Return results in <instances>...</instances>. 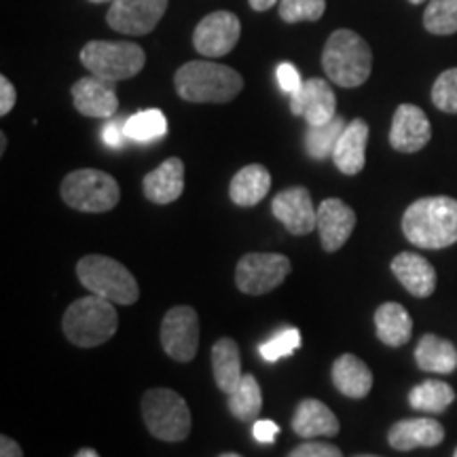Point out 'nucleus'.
I'll list each match as a JSON object with an SVG mask.
<instances>
[{"mask_svg":"<svg viewBox=\"0 0 457 457\" xmlns=\"http://www.w3.org/2000/svg\"><path fill=\"white\" fill-rule=\"evenodd\" d=\"M403 233L417 248L441 250L457 242V199H417L403 216Z\"/></svg>","mask_w":457,"mask_h":457,"instance_id":"obj_1","label":"nucleus"},{"mask_svg":"<svg viewBox=\"0 0 457 457\" xmlns=\"http://www.w3.org/2000/svg\"><path fill=\"white\" fill-rule=\"evenodd\" d=\"M176 91L193 104H225L244 87L242 74L208 60L187 62L174 77Z\"/></svg>","mask_w":457,"mask_h":457,"instance_id":"obj_2","label":"nucleus"},{"mask_svg":"<svg viewBox=\"0 0 457 457\" xmlns=\"http://www.w3.org/2000/svg\"><path fill=\"white\" fill-rule=\"evenodd\" d=\"M322 68L330 83L339 87H360L373 71V51L360 34L347 28L335 30L322 51Z\"/></svg>","mask_w":457,"mask_h":457,"instance_id":"obj_3","label":"nucleus"},{"mask_svg":"<svg viewBox=\"0 0 457 457\" xmlns=\"http://www.w3.org/2000/svg\"><path fill=\"white\" fill-rule=\"evenodd\" d=\"M66 339L77 347H98L106 343L119 328L114 303L98 295L83 296L68 305L62 320Z\"/></svg>","mask_w":457,"mask_h":457,"instance_id":"obj_4","label":"nucleus"},{"mask_svg":"<svg viewBox=\"0 0 457 457\" xmlns=\"http://www.w3.org/2000/svg\"><path fill=\"white\" fill-rule=\"evenodd\" d=\"M77 276L91 295L112 301L114 305H131L140 296V286L131 271L111 256H83L77 262Z\"/></svg>","mask_w":457,"mask_h":457,"instance_id":"obj_5","label":"nucleus"},{"mask_svg":"<svg viewBox=\"0 0 457 457\" xmlns=\"http://www.w3.org/2000/svg\"><path fill=\"white\" fill-rule=\"evenodd\" d=\"M142 420L148 432L163 443H180L191 434V409L170 387H153L142 396Z\"/></svg>","mask_w":457,"mask_h":457,"instance_id":"obj_6","label":"nucleus"},{"mask_svg":"<svg viewBox=\"0 0 457 457\" xmlns=\"http://www.w3.org/2000/svg\"><path fill=\"white\" fill-rule=\"evenodd\" d=\"M81 62L94 77L117 83L136 77L146 64V54L129 41H91L81 49Z\"/></svg>","mask_w":457,"mask_h":457,"instance_id":"obj_7","label":"nucleus"},{"mask_svg":"<svg viewBox=\"0 0 457 457\" xmlns=\"http://www.w3.org/2000/svg\"><path fill=\"white\" fill-rule=\"evenodd\" d=\"M62 199L79 212L100 214L112 210L121 199L119 182L102 170H74L62 180Z\"/></svg>","mask_w":457,"mask_h":457,"instance_id":"obj_8","label":"nucleus"},{"mask_svg":"<svg viewBox=\"0 0 457 457\" xmlns=\"http://www.w3.org/2000/svg\"><path fill=\"white\" fill-rule=\"evenodd\" d=\"M290 259L273 253H250L239 259L236 267V284L245 295H267L284 284L288 278Z\"/></svg>","mask_w":457,"mask_h":457,"instance_id":"obj_9","label":"nucleus"},{"mask_svg":"<svg viewBox=\"0 0 457 457\" xmlns=\"http://www.w3.org/2000/svg\"><path fill=\"white\" fill-rule=\"evenodd\" d=\"M162 345L176 362H191L199 345V318L188 305H176L162 322Z\"/></svg>","mask_w":457,"mask_h":457,"instance_id":"obj_10","label":"nucleus"},{"mask_svg":"<svg viewBox=\"0 0 457 457\" xmlns=\"http://www.w3.org/2000/svg\"><path fill=\"white\" fill-rule=\"evenodd\" d=\"M168 9V0H114L106 13L112 30L131 37H145L157 28Z\"/></svg>","mask_w":457,"mask_h":457,"instance_id":"obj_11","label":"nucleus"},{"mask_svg":"<svg viewBox=\"0 0 457 457\" xmlns=\"http://www.w3.org/2000/svg\"><path fill=\"white\" fill-rule=\"evenodd\" d=\"M239 34H242V21L231 11H214L199 21L193 32V45L195 51L205 57H222L233 51Z\"/></svg>","mask_w":457,"mask_h":457,"instance_id":"obj_12","label":"nucleus"},{"mask_svg":"<svg viewBox=\"0 0 457 457\" xmlns=\"http://www.w3.org/2000/svg\"><path fill=\"white\" fill-rule=\"evenodd\" d=\"M271 210L293 236H307L318 228V208H313L312 195L305 187L286 188L273 199Z\"/></svg>","mask_w":457,"mask_h":457,"instance_id":"obj_13","label":"nucleus"},{"mask_svg":"<svg viewBox=\"0 0 457 457\" xmlns=\"http://www.w3.org/2000/svg\"><path fill=\"white\" fill-rule=\"evenodd\" d=\"M290 111L310 125L333 121L337 117V98L330 83L324 79H310L303 83V87L290 100Z\"/></svg>","mask_w":457,"mask_h":457,"instance_id":"obj_14","label":"nucleus"},{"mask_svg":"<svg viewBox=\"0 0 457 457\" xmlns=\"http://www.w3.org/2000/svg\"><path fill=\"white\" fill-rule=\"evenodd\" d=\"M432 138V128L426 112L415 104H400L394 112L390 145L398 153L421 151Z\"/></svg>","mask_w":457,"mask_h":457,"instance_id":"obj_15","label":"nucleus"},{"mask_svg":"<svg viewBox=\"0 0 457 457\" xmlns=\"http://www.w3.org/2000/svg\"><path fill=\"white\" fill-rule=\"evenodd\" d=\"M74 108L85 117L111 119L119 111V98L114 83L100 77H83L72 85Z\"/></svg>","mask_w":457,"mask_h":457,"instance_id":"obj_16","label":"nucleus"},{"mask_svg":"<svg viewBox=\"0 0 457 457\" xmlns=\"http://www.w3.org/2000/svg\"><path fill=\"white\" fill-rule=\"evenodd\" d=\"M356 227V212L341 199L330 197L318 205L320 242L327 253H337L345 245Z\"/></svg>","mask_w":457,"mask_h":457,"instance_id":"obj_17","label":"nucleus"},{"mask_svg":"<svg viewBox=\"0 0 457 457\" xmlns=\"http://www.w3.org/2000/svg\"><path fill=\"white\" fill-rule=\"evenodd\" d=\"M445 441V428L432 417H411L400 420L387 432V443L396 451L417 447H438Z\"/></svg>","mask_w":457,"mask_h":457,"instance_id":"obj_18","label":"nucleus"},{"mask_svg":"<svg viewBox=\"0 0 457 457\" xmlns=\"http://www.w3.org/2000/svg\"><path fill=\"white\" fill-rule=\"evenodd\" d=\"M367 142L369 125L364 119H353V121L345 125L333 153V162L341 174L356 176L364 170V163H367Z\"/></svg>","mask_w":457,"mask_h":457,"instance_id":"obj_19","label":"nucleus"},{"mask_svg":"<svg viewBox=\"0 0 457 457\" xmlns=\"http://www.w3.org/2000/svg\"><path fill=\"white\" fill-rule=\"evenodd\" d=\"M142 191L148 202L165 205L176 202L185 191V163L179 157H170L148 171L142 180Z\"/></svg>","mask_w":457,"mask_h":457,"instance_id":"obj_20","label":"nucleus"},{"mask_svg":"<svg viewBox=\"0 0 457 457\" xmlns=\"http://www.w3.org/2000/svg\"><path fill=\"white\" fill-rule=\"evenodd\" d=\"M293 430L296 436L313 441L318 436H337L341 430L339 420L322 400H301L293 417Z\"/></svg>","mask_w":457,"mask_h":457,"instance_id":"obj_21","label":"nucleus"},{"mask_svg":"<svg viewBox=\"0 0 457 457\" xmlns=\"http://www.w3.org/2000/svg\"><path fill=\"white\" fill-rule=\"evenodd\" d=\"M392 271L398 278V282L407 288L417 299H426L436 288V271L430 265V261L415 253H400L394 256Z\"/></svg>","mask_w":457,"mask_h":457,"instance_id":"obj_22","label":"nucleus"},{"mask_svg":"<svg viewBox=\"0 0 457 457\" xmlns=\"http://www.w3.org/2000/svg\"><path fill=\"white\" fill-rule=\"evenodd\" d=\"M271 188V174L265 165L253 163L245 165L233 176L228 185V197L239 208H253L267 197Z\"/></svg>","mask_w":457,"mask_h":457,"instance_id":"obj_23","label":"nucleus"},{"mask_svg":"<svg viewBox=\"0 0 457 457\" xmlns=\"http://www.w3.org/2000/svg\"><path fill=\"white\" fill-rule=\"evenodd\" d=\"M333 384L343 396L364 398L373 387V373L364 360L353 353H343L333 364Z\"/></svg>","mask_w":457,"mask_h":457,"instance_id":"obj_24","label":"nucleus"},{"mask_svg":"<svg viewBox=\"0 0 457 457\" xmlns=\"http://www.w3.org/2000/svg\"><path fill=\"white\" fill-rule=\"evenodd\" d=\"M417 367L426 373L449 375L457 369L455 345L438 335H424L415 347Z\"/></svg>","mask_w":457,"mask_h":457,"instance_id":"obj_25","label":"nucleus"},{"mask_svg":"<svg viewBox=\"0 0 457 457\" xmlns=\"http://www.w3.org/2000/svg\"><path fill=\"white\" fill-rule=\"evenodd\" d=\"M375 328L381 343L400 347L413 335V320L400 303H384L375 312Z\"/></svg>","mask_w":457,"mask_h":457,"instance_id":"obj_26","label":"nucleus"},{"mask_svg":"<svg viewBox=\"0 0 457 457\" xmlns=\"http://www.w3.org/2000/svg\"><path fill=\"white\" fill-rule=\"evenodd\" d=\"M212 370L214 381L220 392L227 396L236 390L239 381H242V356H239V345L228 337H222L214 343L212 347Z\"/></svg>","mask_w":457,"mask_h":457,"instance_id":"obj_27","label":"nucleus"},{"mask_svg":"<svg viewBox=\"0 0 457 457\" xmlns=\"http://www.w3.org/2000/svg\"><path fill=\"white\" fill-rule=\"evenodd\" d=\"M455 400V390L441 379H428L424 384L415 386L409 394L411 407L426 413H443Z\"/></svg>","mask_w":457,"mask_h":457,"instance_id":"obj_28","label":"nucleus"},{"mask_svg":"<svg viewBox=\"0 0 457 457\" xmlns=\"http://www.w3.org/2000/svg\"><path fill=\"white\" fill-rule=\"evenodd\" d=\"M262 409V392L254 375L245 373L236 390L228 394V411L239 421H254Z\"/></svg>","mask_w":457,"mask_h":457,"instance_id":"obj_29","label":"nucleus"},{"mask_svg":"<svg viewBox=\"0 0 457 457\" xmlns=\"http://www.w3.org/2000/svg\"><path fill=\"white\" fill-rule=\"evenodd\" d=\"M345 121L341 117H335L333 121L324 123V125H310L305 134V148L307 155L312 159H322L333 157L337 142H339L343 129H345Z\"/></svg>","mask_w":457,"mask_h":457,"instance_id":"obj_30","label":"nucleus"},{"mask_svg":"<svg viewBox=\"0 0 457 457\" xmlns=\"http://www.w3.org/2000/svg\"><path fill=\"white\" fill-rule=\"evenodd\" d=\"M168 131V119L157 108L140 111L125 121V134L134 142H153L163 138Z\"/></svg>","mask_w":457,"mask_h":457,"instance_id":"obj_31","label":"nucleus"},{"mask_svg":"<svg viewBox=\"0 0 457 457\" xmlns=\"http://www.w3.org/2000/svg\"><path fill=\"white\" fill-rule=\"evenodd\" d=\"M424 28L436 37L457 32V0H428L424 11Z\"/></svg>","mask_w":457,"mask_h":457,"instance_id":"obj_32","label":"nucleus"},{"mask_svg":"<svg viewBox=\"0 0 457 457\" xmlns=\"http://www.w3.org/2000/svg\"><path fill=\"white\" fill-rule=\"evenodd\" d=\"M327 11V0H279V17L286 24L318 21Z\"/></svg>","mask_w":457,"mask_h":457,"instance_id":"obj_33","label":"nucleus"},{"mask_svg":"<svg viewBox=\"0 0 457 457\" xmlns=\"http://www.w3.org/2000/svg\"><path fill=\"white\" fill-rule=\"evenodd\" d=\"M432 102L438 111L457 114V68L441 72L432 85Z\"/></svg>","mask_w":457,"mask_h":457,"instance_id":"obj_34","label":"nucleus"},{"mask_svg":"<svg viewBox=\"0 0 457 457\" xmlns=\"http://www.w3.org/2000/svg\"><path fill=\"white\" fill-rule=\"evenodd\" d=\"M301 347V333L296 328H286L276 337H271L270 341L261 345V356L267 362H278L290 353H295Z\"/></svg>","mask_w":457,"mask_h":457,"instance_id":"obj_35","label":"nucleus"},{"mask_svg":"<svg viewBox=\"0 0 457 457\" xmlns=\"http://www.w3.org/2000/svg\"><path fill=\"white\" fill-rule=\"evenodd\" d=\"M288 457H343L341 449L335 447L330 443H318V441H307L293 449Z\"/></svg>","mask_w":457,"mask_h":457,"instance_id":"obj_36","label":"nucleus"},{"mask_svg":"<svg viewBox=\"0 0 457 457\" xmlns=\"http://www.w3.org/2000/svg\"><path fill=\"white\" fill-rule=\"evenodd\" d=\"M278 83L279 87H282V91H286V94L290 96H295L296 91L303 87L301 74L293 64H290V62H284V64L278 66Z\"/></svg>","mask_w":457,"mask_h":457,"instance_id":"obj_37","label":"nucleus"},{"mask_svg":"<svg viewBox=\"0 0 457 457\" xmlns=\"http://www.w3.org/2000/svg\"><path fill=\"white\" fill-rule=\"evenodd\" d=\"M102 140L106 146L121 148L128 142V134H125V121H108L102 129Z\"/></svg>","mask_w":457,"mask_h":457,"instance_id":"obj_38","label":"nucleus"},{"mask_svg":"<svg viewBox=\"0 0 457 457\" xmlns=\"http://www.w3.org/2000/svg\"><path fill=\"white\" fill-rule=\"evenodd\" d=\"M17 102V91L7 77H0V114L7 117Z\"/></svg>","mask_w":457,"mask_h":457,"instance_id":"obj_39","label":"nucleus"},{"mask_svg":"<svg viewBox=\"0 0 457 457\" xmlns=\"http://www.w3.org/2000/svg\"><path fill=\"white\" fill-rule=\"evenodd\" d=\"M253 434H254V438L259 443L271 445L278 438L279 426L276 424V421H271V420H261V421H256V424H254Z\"/></svg>","mask_w":457,"mask_h":457,"instance_id":"obj_40","label":"nucleus"},{"mask_svg":"<svg viewBox=\"0 0 457 457\" xmlns=\"http://www.w3.org/2000/svg\"><path fill=\"white\" fill-rule=\"evenodd\" d=\"M0 457H24V451H21L17 441L9 438L7 434H3L0 436Z\"/></svg>","mask_w":457,"mask_h":457,"instance_id":"obj_41","label":"nucleus"},{"mask_svg":"<svg viewBox=\"0 0 457 457\" xmlns=\"http://www.w3.org/2000/svg\"><path fill=\"white\" fill-rule=\"evenodd\" d=\"M248 3L254 11H267V9H271L273 4H278L279 0H248Z\"/></svg>","mask_w":457,"mask_h":457,"instance_id":"obj_42","label":"nucleus"},{"mask_svg":"<svg viewBox=\"0 0 457 457\" xmlns=\"http://www.w3.org/2000/svg\"><path fill=\"white\" fill-rule=\"evenodd\" d=\"M74 457H100V455H98V451H94V449L85 447V449H81V451H79V453H77V455H74Z\"/></svg>","mask_w":457,"mask_h":457,"instance_id":"obj_43","label":"nucleus"},{"mask_svg":"<svg viewBox=\"0 0 457 457\" xmlns=\"http://www.w3.org/2000/svg\"><path fill=\"white\" fill-rule=\"evenodd\" d=\"M7 151V134H0V155H4Z\"/></svg>","mask_w":457,"mask_h":457,"instance_id":"obj_44","label":"nucleus"},{"mask_svg":"<svg viewBox=\"0 0 457 457\" xmlns=\"http://www.w3.org/2000/svg\"><path fill=\"white\" fill-rule=\"evenodd\" d=\"M219 457H242V455H239V453H222Z\"/></svg>","mask_w":457,"mask_h":457,"instance_id":"obj_45","label":"nucleus"},{"mask_svg":"<svg viewBox=\"0 0 457 457\" xmlns=\"http://www.w3.org/2000/svg\"><path fill=\"white\" fill-rule=\"evenodd\" d=\"M411 4H421V3H426V0H409Z\"/></svg>","mask_w":457,"mask_h":457,"instance_id":"obj_46","label":"nucleus"},{"mask_svg":"<svg viewBox=\"0 0 457 457\" xmlns=\"http://www.w3.org/2000/svg\"><path fill=\"white\" fill-rule=\"evenodd\" d=\"M91 3H108V0H91ZM114 3V0H112Z\"/></svg>","mask_w":457,"mask_h":457,"instance_id":"obj_47","label":"nucleus"},{"mask_svg":"<svg viewBox=\"0 0 457 457\" xmlns=\"http://www.w3.org/2000/svg\"><path fill=\"white\" fill-rule=\"evenodd\" d=\"M356 457H377V455H356Z\"/></svg>","mask_w":457,"mask_h":457,"instance_id":"obj_48","label":"nucleus"},{"mask_svg":"<svg viewBox=\"0 0 457 457\" xmlns=\"http://www.w3.org/2000/svg\"><path fill=\"white\" fill-rule=\"evenodd\" d=\"M453 457H457V449H455V453H453Z\"/></svg>","mask_w":457,"mask_h":457,"instance_id":"obj_49","label":"nucleus"}]
</instances>
